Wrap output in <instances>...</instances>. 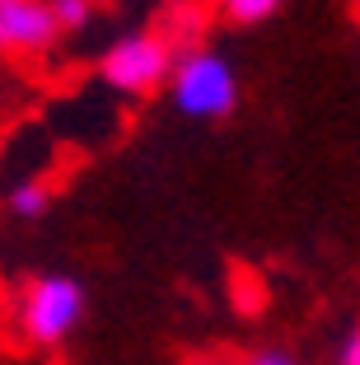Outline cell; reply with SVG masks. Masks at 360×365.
Wrapping results in <instances>:
<instances>
[{"instance_id":"obj_1","label":"cell","mask_w":360,"mask_h":365,"mask_svg":"<svg viewBox=\"0 0 360 365\" xmlns=\"http://www.w3.org/2000/svg\"><path fill=\"white\" fill-rule=\"evenodd\" d=\"M169 94L173 108L187 118H230L239 103V76L220 52L187 47V52H178L169 71Z\"/></svg>"},{"instance_id":"obj_2","label":"cell","mask_w":360,"mask_h":365,"mask_svg":"<svg viewBox=\"0 0 360 365\" xmlns=\"http://www.w3.org/2000/svg\"><path fill=\"white\" fill-rule=\"evenodd\" d=\"M178 61V47L164 29L159 33H131V38H117L113 47L98 61V80L117 94L145 98L159 85H169V71Z\"/></svg>"},{"instance_id":"obj_3","label":"cell","mask_w":360,"mask_h":365,"mask_svg":"<svg viewBox=\"0 0 360 365\" xmlns=\"http://www.w3.org/2000/svg\"><path fill=\"white\" fill-rule=\"evenodd\" d=\"M85 286L75 277H61V272H47V277L29 281L19 295V328L33 346H56L75 333V323L85 319Z\"/></svg>"},{"instance_id":"obj_4","label":"cell","mask_w":360,"mask_h":365,"mask_svg":"<svg viewBox=\"0 0 360 365\" xmlns=\"http://www.w3.org/2000/svg\"><path fill=\"white\" fill-rule=\"evenodd\" d=\"M56 38L61 29L47 0H0V56H43Z\"/></svg>"},{"instance_id":"obj_5","label":"cell","mask_w":360,"mask_h":365,"mask_svg":"<svg viewBox=\"0 0 360 365\" xmlns=\"http://www.w3.org/2000/svg\"><path fill=\"white\" fill-rule=\"evenodd\" d=\"M47 206H52V187L43 178H24L10 187V211L19 220H38V215H47Z\"/></svg>"},{"instance_id":"obj_6","label":"cell","mask_w":360,"mask_h":365,"mask_svg":"<svg viewBox=\"0 0 360 365\" xmlns=\"http://www.w3.org/2000/svg\"><path fill=\"white\" fill-rule=\"evenodd\" d=\"M286 0H220V14L230 24H262L281 10Z\"/></svg>"},{"instance_id":"obj_7","label":"cell","mask_w":360,"mask_h":365,"mask_svg":"<svg viewBox=\"0 0 360 365\" xmlns=\"http://www.w3.org/2000/svg\"><path fill=\"white\" fill-rule=\"evenodd\" d=\"M47 10H52V19H56L61 33H80L94 19V0H47Z\"/></svg>"},{"instance_id":"obj_8","label":"cell","mask_w":360,"mask_h":365,"mask_svg":"<svg viewBox=\"0 0 360 365\" xmlns=\"http://www.w3.org/2000/svg\"><path fill=\"white\" fill-rule=\"evenodd\" d=\"M187 365H299V361L281 346H267V351H253L248 361H187Z\"/></svg>"},{"instance_id":"obj_9","label":"cell","mask_w":360,"mask_h":365,"mask_svg":"<svg viewBox=\"0 0 360 365\" xmlns=\"http://www.w3.org/2000/svg\"><path fill=\"white\" fill-rule=\"evenodd\" d=\"M337 365H360V328L341 342V351H337Z\"/></svg>"}]
</instances>
